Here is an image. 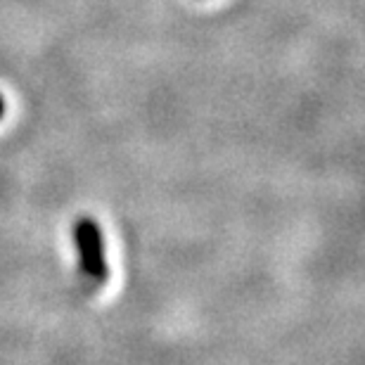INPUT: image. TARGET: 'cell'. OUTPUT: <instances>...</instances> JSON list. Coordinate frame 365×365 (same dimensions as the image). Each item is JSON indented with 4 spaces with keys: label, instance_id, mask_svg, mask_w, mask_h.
Wrapping results in <instances>:
<instances>
[{
    "label": "cell",
    "instance_id": "6da1fadb",
    "mask_svg": "<svg viewBox=\"0 0 365 365\" xmlns=\"http://www.w3.org/2000/svg\"><path fill=\"white\" fill-rule=\"evenodd\" d=\"M74 247L78 254V273L86 282L105 284L109 277L105 235L93 216H78L74 221Z\"/></svg>",
    "mask_w": 365,
    "mask_h": 365
},
{
    "label": "cell",
    "instance_id": "7a4b0ae2",
    "mask_svg": "<svg viewBox=\"0 0 365 365\" xmlns=\"http://www.w3.org/2000/svg\"><path fill=\"white\" fill-rule=\"evenodd\" d=\"M3 114H5V100H3V95H0V119H3Z\"/></svg>",
    "mask_w": 365,
    "mask_h": 365
}]
</instances>
